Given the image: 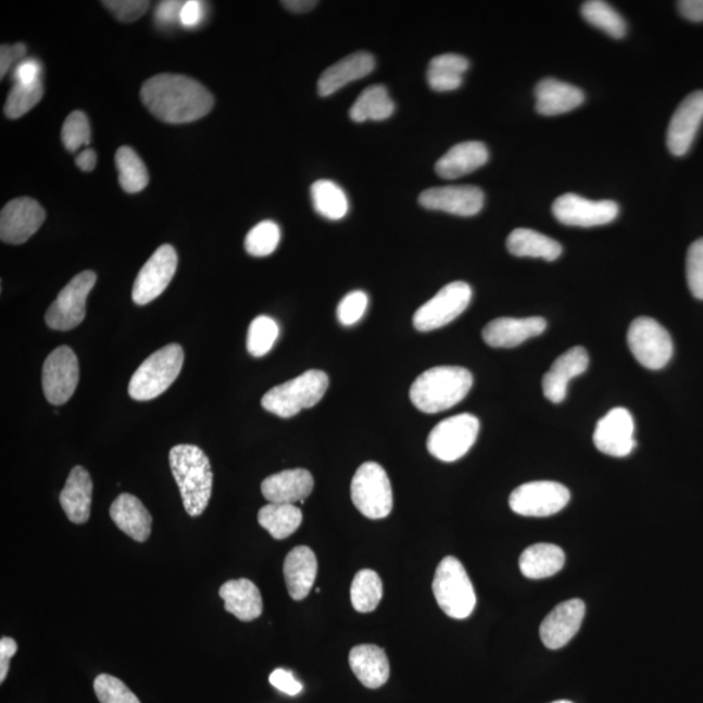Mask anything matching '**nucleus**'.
Segmentation results:
<instances>
[{
	"label": "nucleus",
	"mask_w": 703,
	"mask_h": 703,
	"mask_svg": "<svg viewBox=\"0 0 703 703\" xmlns=\"http://www.w3.org/2000/svg\"><path fill=\"white\" fill-rule=\"evenodd\" d=\"M141 100L151 114L168 124L199 121L214 106L213 95L202 84L173 74L149 78L142 85Z\"/></svg>",
	"instance_id": "f257e3e1"
},
{
	"label": "nucleus",
	"mask_w": 703,
	"mask_h": 703,
	"mask_svg": "<svg viewBox=\"0 0 703 703\" xmlns=\"http://www.w3.org/2000/svg\"><path fill=\"white\" fill-rule=\"evenodd\" d=\"M170 466L187 514L201 516L212 498L214 481L206 453L193 444H177L170 451Z\"/></svg>",
	"instance_id": "f03ea898"
},
{
	"label": "nucleus",
	"mask_w": 703,
	"mask_h": 703,
	"mask_svg": "<svg viewBox=\"0 0 703 703\" xmlns=\"http://www.w3.org/2000/svg\"><path fill=\"white\" fill-rule=\"evenodd\" d=\"M472 386V373L464 367L438 366L424 372L413 382L410 397L418 411L434 415L462 402Z\"/></svg>",
	"instance_id": "7ed1b4c3"
},
{
	"label": "nucleus",
	"mask_w": 703,
	"mask_h": 703,
	"mask_svg": "<svg viewBox=\"0 0 703 703\" xmlns=\"http://www.w3.org/2000/svg\"><path fill=\"white\" fill-rule=\"evenodd\" d=\"M184 351L180 344L161 348L143 361L130 378L128 393L136 402H149L166 392L183 369Z\"/></svg>",
	"instance_id": "20e7f679"
},
{
	"label": "nucleus",
	"mask_w": 703,
	"mask_h": 703,
	"mask_svg": "<svg viewBox=\"0 0 703 703\" xmlns=\"http://www.w3.org/2000/svg\"><path fill=\"white\" fill-rule=\"evenodd\" d=\"M328 376L325 372L307 371L298 378L274 387L262 398V406L267 412L281 418H291L302 410L318 404L328 389Z\"/></svg>",
	"instance_id": "39448f33"
},
{
	"label": "nucleus",
	"mask_w": 703,
	"mask_h": 703,
	"mask_svg": "<svg viewBox=\"0 0 703 703\" xmlns=\"http://www.w3.org/2000/svg\"><path fill=\"white\" fill-rule=\"evenodd\" d=\"M434 597L447 616L463 620L476 608L475 588L462 562L447 556L439 563L432 581Z\"/></svg>",
	"instance_id": "423d86ee"
},
{
	"label": "nucleus",
	"mask_w": 703,
	"mask_h": 703,
	"mask_svg": "<svg viewBox=\"0 0 703 703\" xmlns=\"http://www.w3.org/2000/svg\"><path fill=\"white\" fill-rule=\"evenodd\" d=\"M351 497L361 514L372 520H379L391 514L393 497L390 478L377 463H364L354 473Z\"/></svg>",
	"instance_id": "0eeeda50"
},
{
	"label": "nucleus",
	"mask_w": 703,
	"mask_h": 703,
	"mask_svg": "<svg viewBox=\"0 0 703 703\" xmlns=\"http://www.w3.org/2000/svg\"><path fill=\"white\" fill-rule=\"evenodd\" d=\"M479 422L470 413L452 416L439 423L427 438V450L444 463H453L469 452L476 443Z\"/></svg>",
	"instance_id": "6e6552de"
},
{
	"label": "nucleus",
	"mask_w": 703,
	"mask_h": 703,
	"mask_svg": "<svg viewBox=\"0 0 703 703\" xmlns=\"http://www.w3.org/2000/svg\"><path fill=\"white\" fill-rule=\"evenodd\" d=\"M628 346L635 359L650 371H661L673 359L671 335L658 322L649 317L636 318L629 326Z\"/></svg>",
	"instance_id": "1a4fd4ad"
},
{
	"label": "nucleus",
	"mask_w": 703,
	"mask_h": 703,
	"mask_svg": "<svg viewBox=\"0 0 703 703\" xmlns=\"http://www.w3.org/2000/svg\"><path fill=\"white\" fill-rule=\"evenodd\" d=\"M97 274L91 271L77 274L52 302L45 315L51 330L70 331L83 324L87 315V300L95 288Z\"/></svg>",
	"instance_id": "9d476101"
},
{
	"label": "nucleus",
	"mask_w": 703,
	"mask_h": 703,
	"mask_svg": "<svg viewBox=\"0 0 703 703\" xmlns=\"http://www.w3.org/2000/svg\"><path fill=\"white\" fill-rule=\"evenodd\" d=\"M472 288L468 283L453 281L444 286L426 302L413 317V325L422 332L438 330L462 315L472 300Z\"/></svg>",
	"instance_id": "9b49d317"
},
{
	"label": "nucleus",
	"mask_w": 703,
	"mask_h": 703,
	"mask_svg": "<svg viewBox=\"0 0 703 703\" xmlns=\"http://www.w3.org/2000/svg\"><path fill=\"white\" fill-rule=\"evenodd\" d=\"M570 501V492L564 485L553 481H536L518 486L510 497V507L525 517H549L557 514Z\"/></svg>",
	"instance_id": "f8f14e48"
},
{
	"label": "nucleus",
	"mask_w": 703,
	"mask_h": 703,
	"mask_svg": "<svg viewBox=\"0 0 703 703\" xmlns=\"http://www.w3.org/2000/svg\"><path fill=\"white\" fill-rule=\"evenodd\" d=\"M80 380V366L76 353L67 346L52 351L45 360L42 387L46 400L52 405L70 402Z\"/></svg>",
	"instance_id": "ddd939ff"
},
{
	"label": "nucleus",
	"mask_w": 703,
	"mask_h": 703,
	"mask_svg": "<svg viewBox=\"0 0 703 703\" xmlns=\"http://www.w3.org/2000/svg\"><path fill=\"white\" fill-rule=\"evenodd\" d=\"M553 214L562 225L590 228L614 222L619 215V206L614 201H591L576 193H565L555 200Z\"/></svg>",
	"instance_id": "4468645a"
},
{
	"label": "nucleus",
	"mask_w": 703,
	"mask_h": 703,
	"mask_svg": "<svg viewBox=\"0 0 703 703\" xmlns=\"http://www.w3.org/2000/svg\"><path fill=\"white\" fill-rule=\"evenodd\" d=\"M177 268V253L173 246L156 249L137 275L133 299L137 305H147L166 291Z\"/></svg>",
	"instance_id": "2eb2a0df"
},
{
	"label": "nucleus",
	"mask_w": 703,
	"mask_h": 703,
	"mask_svg": "<svg viewBox=\"0 0 703 703\" xmlns=\"http://www.w3.org/2000/svg\"><path fill=\"white\" fill-rule=\"evenodd\" d=\"M45 219V209L36 200L29 197L12 200L0 213V239L7 244H24L41 228Z\"/></svg>",
	"instance_id": "dca6fc26"
},
{
	"label": "nucleus",
	"mask_w": 703,
	"mask_h": 703,
	"mask_svg": "<svg viewBox=\"0 0 703 703\" xmlns=\"http://www.w3.org/2000/svg\"><path fill=\"white\" fill-rule=\"evenodd\" d=\"M635 430V419L628 410H611L597 424L594 444L604 455L626 457L636 449Z\"/></svg>",
	"instance_id": "f3484780"
},
{
	"label": "nucleus",
	"mask_w": 703,
	"mask_h": 703,
	"mask_svg": "<svg viewBox=\"0 0 703 703\" xmlns=\"http://www.w3.org/2000/svg\"><path fill=\"white\" fill-rule=\"evenodd\" d=\"M418 202L427 210L473 216L481 212L485 194L482 189L475 186H447L425 190L419 194Z\"/></svg>",
	"instance_id": "a211bd4d"
},
{
	"label": "nucleus",
	"mask_w": 703,
	"mask_h": 703,
	"mask_svg": "<svg viewBox=\"0 0 703 703\" xmlns=\"http://www.w3.org/2000/svg\"><path fill=\"white\" fill-rule=\"evenodd\" d=\"M703 122V90L693 91L669 122L667 130V147L675 156H682L691 150L695 136Z\"/></svg>",
	"instance_id": "6ab92c4d"
},
{
	"label": "nucleus",
	"mask_w": 703,
	"mask_h": 703,
	"mask_svg": "<svg viewBox=\"0 0 703 703\" xmlns=\"http://www.w3.org/2000/svg\"><path fill=\"white\" fill-rule=\"evenodd\" d=\"M583 617L585 603L581 600L557 604L541 624L540 635L544 646L557 650L567 645L580 630Z\"/></svg>",
	"instance_id": "aec40b11"
},
{
	"label": "nucleus",
	"mask_w": 703,
	"mask_h": 703,
	"mask_svg": "<svg viewBox=\"0 0 703 703\" xmlns=\"http://www.w3.org/2000/svg\"><path fill=\"white\" fill-rule=\"evenodd\" d=\"M589 366V354L582 347L570 348L557 357L542 380L544 397L551 403L560 404L567 397L572 379L581 376Z\"/></svg>",
	"instance_id": "412c9836"
},
{
	"label": "nucleus",
	"mask_w": 703,
	"mask_h": 703,
	"mask_svg": "<svg viewBox=\"0 0 703 703\" xmlns=\"http://www.w3.org/2000/svg\"><path fill=\"white\" fill-rule=\"evenodd\" d=\"M314 479L306 469H288L267 477L261 485L262 495L268 503H304L312 494Z\"/></svg>",
	"instance_id": "4be33fe9"
},
{
	"label": "nucleus",
	"mask_w": 703,
	"mask_h": 703,
	"mask_svg": "<svg viewBox=\"0 0 703 703\" xmlns=\"http://www.w3.org/2000/svg\"><path fill=\"white\" fill-rule=\"evenodd\" d=\"M547 321L541 317L497 318L482 331L485 343L492 348H515L547 330Z\"/></svg>",
	"instance_id": "5701e85b"
},
{
	"label": "nucleus",
	"mask_w": 703,
	"mask_h": 703,
	"mask_svg": "<svg viewBox=\"0 0 703 703\" xmlns=\"http://www.w3.org/2000/svg\"><path fill=\"white\" fill-rule=\"evenodd\" d=\"M376 67V59L369 52L359 51L348 55L328 67L318 80V95L330 97L346 85L371 75Z\"/></svg>",
	"instance_id": "b1692460"
},
{
	"label": "nucleus",
	"mask_w": 703,
	"mask_h": 703,
	"mask_svg": "<svg viewBox=\"0 0 703 703\" xmlns=\"http://www.w3.org/2000/svg\"><path fill=\"white\" fill-rule=\"evenodd\" d=\"M535 95L537 113L542 116L567 114L585 101L581 89L551 77L537 84Z\"/></svg>",
	"instance_id": "393cba45"
},
{
	"label": "nucleus",
	"mask_w": 703,
	"mask_h": 703,
	"mask_svg": "<svg viewBox=\"0 0 703 703\" xmlns=\"http://www.w3.org/2000/svg\"><path fill=\"white\" fill-rule=\"evenodd\" d=\"M489 161V150L479 141H465L455 145L440 158L436 173L445 180L459 179L475 173Z\"/></svg>",
	"instance_id": "a878e982"
},
{
	"label": "nucleus",
	"mask_w": 703,
	"mask_h": 703,
	"mask_svg": "<svg viewBox=\"0 0 703 703\" xmlns=\"http://www.w3.org/2000/svg\"><path fill=\"white\" fill-rule=\"evenodd\" d=\"M93 481L84 466L77 465L71 470L64 489L59 497L62 509L68 520L74 524L88 523L90 517Z\"/></svg>",
	"instance_id": "bb28decb"
},
{
	"label": "nucleus",
	"mask_w": 703,
	"mask_h": 703,
	"mask_svg": "<svg viewBox=\"0 0 703 703\" xmlns=\"http://www.w3.org/2000/svg\"><path fill=\"white\" fill-rule=\"evenodd\" d=\"M285 580L289 595L294 601L305 600L313 588L318 574L317 557L312 549L298 547L286 556Z\"/></svg>",
	"instance_id": "cd10ccee"
},
{
	"label": "nucleus",
	"mask_w": 703,
	"mask_h": 703,
	"mask_svg": "<svg viewBox=\"0 0 703 703\" xmlns=\"http://www.w3.org/2000/svg\"><path fill=\"white\" fill-rule=\"evenodd\" d=\"M110 516L116 527L136 542L148 541L153 517L139 498L124 492L111 504Z\"/></svg>",
	"instance_id": "c85d7f7f"
},
{
	"label": "nucleus",
	"mask_w": 703,
	"mask_h": 703,
	"mask_svg": "<svg viewBox=\"0 0 703 703\" xmlns=\"http://www.w3.org/2000/svg\"><path fill=\"white\" fill-rule=\"evenodd\" d=\"M350 666L361 685L369 689L384 687L390 678V662L382 648L357 645L351 650Z\"/></svg>",
	"instance_id": "c756f323"
},
{
	"label": "nucleus",
	"mask_w": 703,
	"mask_h": 703,
	"mask_svg": "<svg viewBox=\"0 0 703 703\" xmlns=\"http://www.w3.org/2000/svg\"><path fill=\"white\" fill-rule=\"evenodd\" d=\"M219 595L225 608L241 622H252L261 616L264 602L260 589L247 578L229 580L222 585Z\"/></svg>",
	"instance_id": "7c9ffc66"
},
{
	"label": "nucleus",
	"mask_w": 703,
	"mask_h": 703,
	"mask_svg": "<svg viewBox=\"0 0 703 703\" xmlns=\"http://www.w3.org/2000/svg\"><path fill=\"white\" fill-rule=\"evenodd\" d=\"M507 249L516 258L555 261L561 258L563 247L549 236L529 228H517L507 239Z\"/></svg>",
	"instance_id": "2f4dec72"
},
{
	"label": "nucleus",
	"mask_w": 703,
	"mask_h": 703,
	"mask_svg": "<svg viewBox=\"0 0 703 703\" xmlns=\"http://www.w3.org/2000/svg\"><path fill=\"white\" fill-rule=\"evenodd\" d=\"M564 551L553 543H537L520 556L522 574L530 580H542L561 572L564 567Z\"/></svg>",
	"instance_id": "473e14b6"
},
{
	"label": "nucleus",
	"mask_w": 703,
	"mask_h": 703,
	"mask_svg": "<svg viewBox=\"0 0 703 703\" xmlns=\"http://www.w3.org/2000/svg\"><path fill=\"white\" fill-rule=\"evenodd\" d=\"M468 68V59L462 55H438L431 59L429 67H427V84L439 93L456 90L462 87L463 77Z\"/></svg>",
	"instance_id": "72a5a7b5"
},
{
	"label": "nucleus",
	"mask_w": 703,
	"mask_h": 703,
	"mask_svg": "<svg viewBox=\"0 0 703 703\" xmlns=\"http://www.w3.org/2000/svg\"><path fill=\"white\" fill-rule=\"evenodd\" d=\"M396 111L389 90L382 85H373L366 88L353 103L350 116L353 122L364 123L367 121L382 122Z\"/></svg>",
	"instance_id": "f704fd0d"
},
{
	"label": "nucleus",
	"mask_w": 703,
	"mask_h": 703,
	"mask_svg": "<svg viewBox=\"0 0 703 703\" xmlns=\"http://www.w3.org/2000/svg\"><path fill=\"white\" fill-rule=\"evenodd\" d=\"M259 523L274 540H286L300 528L302 512L294 504L268 503L259 512Z\"/></svg>",
	"instance_id": "c9c22d12"
},
{
	"label": "nucleus",
	"mask_w": 703,
	"mask_h": 703,
	"mask_svg": "<svg viewBox=\"0 0 703 703\" xmlns=\"http://www.w3.org/2000/svg\"><path fill=\"white\" fill-rule=\"evenodd\" d=\"M315 212L328 221H340L350 212L344 190L331 180L315 181L311 189Z\"/></svg>",
	"instance_id": "e433bc0d"
},
{
	"label": "nucleus",
	"mask_w": 703,
	"mask_h": 703,
	"mask_svg": "<svg viewBox=\"0 0 703 703\" xmlns=\"http://www.w3.org/2000/svg\"><path fill=\"white\" fill-rule=\"evenodd\" d=\"M384 597V583L377 572L361 569L353 578L351 601L361 614L373 613Z\"/></svg>",
	"instance_id": "4c0bfd02"
},
{
	"label": "nucleus",
	"mask_w": 703,
	"mask_h": 703,
	"mask_svg": "<svg viewBox=\"0 0 703 703\" xmlns=\"http://www.w3.org/2000/svg\"><path fill=\"white\" fill-rule=\"evenodd\" d=\"M116 167L120 183L127 193H139L149 184V173L139 154L133 148L122 147L116 151Z\"/></svg>",
	"instance_id": "58836bf2"
},
{
	"label": "nucleus",
	"mask_w": 703,
	"mask_h": 703,
	"mask_svg": "<svg viewBox=\"0 0 703 703\" xmlns=\"http://www.w3.org/2000/svg\"><path fill=\"white\" fill-rule=\"evenodd\" d=\"M581 15L585 22L606 33L610 37L620 39L627 35L626 20L607 2H602V0L585 2L581 7Z\"/></svg>",
	"instance_id": "ea45409f"
},
{
	"label": "nucleus",
	"mask_w": 703,
	"mask_h": 703,
	"mask_svg": "<svg viewBox=\"0 0 703 703\" xmlns=\"http://www.w3.org/2000/svg\"><path fill=\"white\" fill-rule=\"evenodd\" d=\"M279 337V326L273 318L267 315L252 321L248 330L247 348L253 357H264L265 354L273 350L275 341Z\"/></svg>",
	"instance_id": "a19ab883"
},
{
	"label": "nucleus",
	"mask_w": 703,
	"mask_h": 703,
	"mask_svg": "<svg viewBox=\"0 0 703 703\" xmlns=\"http://www.w3.org/2000/svg\"><path fill=\"white\" fill-rule=\"evenodd\" d=\"M280 228L273 221H264L254 226L246 238V251L253 258H267L277 251Z\"/></svg>",
	"instance_id": "79ce46f5"
},
{
	"label": "nucleus",
	"mask_w": 703,
	"mask_h": 703,
	"mask_svg": "<svg viewBox=\"0 0 703 703\" xmlns=\"http://www.w3.org/2000/svg\"><path fill=\"white\" fill-rule=\"evenodd\" d=\"M45 93L43 84L38 83L30 85V87H23V85H15L10 91L9 98L4 104V114L10 120H18V117L28 114L29 111L37 106L39 101L42 100Z\"/></svg>",
	"instance_id": "37998d69"
},
{
	"label": "nucleus",
	"mask_w": 703,
	"mask_h": 703,
	"mask_svg": "<svg viewBox=\"0 0 703 703\" xmlns=\"http://www.w3.org/2000/svg\"><path fill=\"white\" fill-rule=\"evenodd\" d=\"M91 134L88 116L77 110L70 114L62 128V141L71 153H76L90 143Z\"/></svg>",
	"instance_id": "c03bdc74"
},
{
	"label": "nucleus",
	"mask_w": 703,
	"mask_h": 703,
	"mask_svg": "<svg viewBox=\"0 0 703 703\" xmlns=\"http://www.w3.org/2000/svg\"><path fill=\"white\" fill-rule=\"evenodd\" d=\"M95 692L101 703H141L122 680L108 674L97 676Z\"/></svg>",
	"instance_id": "a18cd8bd"
},
{
	"label": "nucleus",
	"mask_w": 703,
	"mask_h": 703,
	"mask_svg": "<svg viewBox=\"0 0 703 703\" xmlns=\"http://www.w3.org/2000/svg\"><path fill=\"white\" fill-rule=\"evenodd\" d=\"M687 281L694 298L703 300V238L688 249Z\"/></svg>",
	"instance_id": "49530a36"
},
{
	"label": "nucleus",
	"mask_w": 703,
	"mask_h": 703,
	"mask_svg": "<svg viewBox=\"0 0 703 703\" xmlns=\"http://www.w3.org/2000/svg\"><path fill=\"white\" fill-rule=\"evenodd\" d=\"M369 298L364 291H353L341 300L338 306V319L343 326H353L364 317Z\"/></svg>",
	"instance_id": "de8ad7c7"
},
{
	"label": "nucleus",
	"mask_w": 703,
	"mask_h": 703,
	"mask_svg": "<svg viewBox=\"0 0 703 703\" xmlns=\"http://www.w3.org/2000/svg\"><path fill=\"white\" fill-rule=\"evenodd\" d=\"M123 23H134L147 13L150 3L147 0H110L102 2Z\"/></svg>",
	"instance_id": "09e8293b"
},
{
	"label": "nucleus",
	"mask_w": 703,
	"mask_h": 703,
	"mask_svg": "<svg viewBox=\"0 0 703 703\" xmlns=\"http://www.w3.org/2000/svg\"><path fill=\"white\" fill-rule=\"evenodd\" d=\"M42 65L37 59H24L15 68H13V81L15 85H23V87H30L41 83Z\"/></svg>",
	"instance_id": "8fccbe9b"
},
{
	"label": "nucleus",
	"mask_w": 703,
	"mask_h": 703,
	"mask_svg": "<svg viewBox=\"0 0 703 703\" xmlns=\"http://www.w3.org/2000/svg\"><path fill=\"white\" fill-rule=\"evenodd\" d=\"M26 55V46L24 43L2 45L0 49V77L9 74V71L15 68L20 62L24 61Z\"/></svg>",
	"instance_id": "3c124183"
},
{
	"label": "nucleus",
	"mask_w": 703,
	"mask_h": 703,
	"mask_svg": "<svg viewBox=\"0 0 703 703\" xmlns=\"http://www.w3.org/2000/svg\"><path fill=\"white\" fill-rule=\"evenodd\" d=\"M206 7L200 0H188L184 2L180 12V24L184 28L193 29L201 25L205 17Z\"/></svg>",
	"instance_id": "603ef678"
},
{
	"label": "nucleus",
	"mask_w": 703,
	"mask_h": 703,
	"mask_svg": "<svg viewBox=\"0 0 703 703\" xmlns=\"http://www.w3.org/2000/svg\"><path fill=\"white\" fill-rule=\"evenodd\" d=\"M272 686L288 695H298L302 691V685L294 679L291 671L285 668L275 669L271 675Z\"/></svg>",
	"instance_id": "864d4df0"
},
{
	"label": "nucleus",
	"mask_w": 703,
	"mask_h": 703,
	"mask_svg": "<svg viewBox=\"0 0 703 703\" xmlns=\"http://www.w3.org/2000/svg\"><path fill=\"white\" fill-rule=\"evenodd\" d=\"M184 2H177V0H167V2H162L158 4L155 11V22L160 26H171L180 23V12L183 9Z\"/></svg>",
	"instance_id": "5fc2aeb1"
},
{
	"label": "nucleus",
	"mask_w": 703,
	"mask_h": 703,
	"mask_svg": "<svg viewBox=\"0 0 703 703\" xmlns=\"http://www.w3.org/2000/svg\"><path fill=\"white\" fill-rule=\"evenodd\" d=\"M17 653V642L11 637H2L0 640V682H4L9 675L10 661Z\"/></svg>",
	"instance_id": "6e6d98bb"
},
{
	"label": "nucleus",
	"mask_w": 703,
	"mask_h": 703,
	"mask_svg": "<svg viewBox=\"0 0 703 703\" xmlns=\"http://www.w3.org/2000/svg\"><path fill=\"white\" fill-rule=\"evenodd\" d=\"M678 9L682 15L692 23L703 22V0H681Z\"/></svg>",
	"instance_id": "4d7b16f0"
},
{
	"label": "nucleus",
	"mask_w": 703,
	"mask_h": 703,
	"mask_svg": "<svg viewBox=\"0 0 703 703\" xmlns=\"http://www.w3.org/2000/svg\"><path fill=\"white\" fill-rule=\"evenodd\" d=\"M76 166L84 173H91L97 166V153L93 149H85L76 156Z\"/></svg>",
	"instance_id": "13d9d810"
},
{
	"label": "nucleus",
	"mask_w": 703,
	"mask_h": 703,
	"mask_svg": "<svg viewBox=\"0 0 703 703\" xmlns=\"http://www.w3.org/2000/svg\"><path fill=\"white\" fill-rule=\"evenodd\" d=\"M281 4L293 13H306L314 10L318 3L315 0H287V2H281Z\"/></svg>",
	"instance_id": "bf43d9fd"
},
{
	"label": "nucleus",
	"mask_w": 703,
	"mask_h": 703,
	"mask_svg": "<svg viewBox=\"0 0 703 703\" xmlns=\"http://www.w3.org/2000/svg\"><path fill=\"white\" fill-rule=\"evenodd\" d=\"M551 703H574V702L568 700H561V701L551 702Z\"/></svg>",
	"instance_id": "052dcab7"
}]
</instances>
